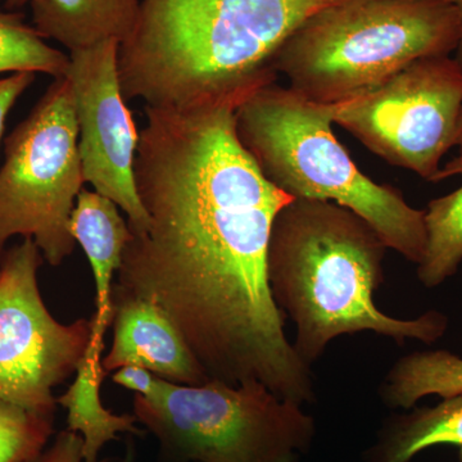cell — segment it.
I'll return each instance as SVG.
<instances>
[{
  "instance_id": "ac0fdd59",
  "label": "cell",
  "mask_w": 462,
  "mask_h": 462,
  "mask_svg": "<svg viewBox=\"0 0 462 462\" xmlns=\"http://www.w3.org/2000/svg\"><path fill=\"white\" fill-rule=\"evenodd\" d=\"M69 65V56L48 45L21 14L0 12V74L41 72L60 79Z\"/></svg>"
},
{
  "instance_id": "6da1fadb",
  "label": "cell",
  "mask_w": 462,
  "mask_h": 462,
  "mask_svg": "<svg viewBox=\"0 0 462 462\" xmlns=\"http://www.w3.org/2000/svg\"><path fill=\"white\" fill-rule=\"evenodd\" d=\"M238 106L145 107L134 175L149 225L114 289L162 309L209 380L258 383L303 406L315 401L311 366L289 342L266 266L273 220L293 199L240 144Z\"/></svg>"
},
{
  "instance_id": "44dd1931",
  "label": "cell",
  "mask_w": 462,
  "mask_h": 462,
  "mask_svg": "<svg viewBox=\"0 0 462 462\" xmlns=\"http://www.w3.org/2000/svg\"><path fill=\"white\" fill-rule=\"evenodd\" d=\"M112 380L116 384L135 392L136 396L151 400L160 393L165 379L160 378L144 367L127 365L116 370Z\"/></svg>"
},
{
  "instance_id": "484cf974",
  "label": "cell",
  "mask_w": 462,
  "mask_h": 462,
  "mask_svg": "<svg viewBox=\"0 0 462 462\" xmlns=\"http://www.w3.org/2000/svg\"><path fill=\"white\" fill-rule=\"evenodd\" d=\"M133 461H134V452L132 451V449H130V451L127 452L126 462H133Z\"/></svg>"
},
{
  "instance_id": "d6986e66",
  "label": "cell",
  "mask_w": 462,
  "mask_h": 462,
  "mask_svg": "<svg viewBox=\"0 0 462 462\" xmlns=\"http://www.w3.org/2000/svg\"><path fill=\"white\" fill-rule=\"evenodd\" d=\"M54 415L0 400V462H33L50 445Z\"/></svg>"
},
{
  "instance_id": "e0dca14e",
  "label": "cell",
  "mask_w": 462,
  "mask_h": 462,
  "mask_svg": "<svg viewBox=\"0 0 462 462\" xmlns=\"http://www.w3.org/2000/svg\"><path fill=\"white\" fill-rule=\"evenodd\" d=\"M425 229L427 247L418 263V278L431 289L452 278L462 263V187L430 202Z\"/></svg>"
},
{
  "instance_id": "8992f818",
  "label": "cell",
  "mask_w": 462,
  "mask_h": 462,
  "mask_svg": "<svg viewBox=\"0 0 462 462\" xmlns=\"http://www.w3.org/2000/svg\"><path fill=\"white\" fill-rule=\"evenodd\" d=\"M134 415L160 443L161 462H298L315 420L258 383L163 380L156 397H134Z\"/></svg>"
},
{
  "instance_id": "9a60e30c",
  "label": "cell",
  "mask_w": 462,
  "mask_h": 462,
  "mask_svg": "<svg viewBox=\"0 0 462 462\" xmlns=\"http://www.w3.org/2000/svg\"><path fill=\"white\" fill-rule=\"evenodd\" d=\"M443 400L436 407L388 419L378 442L366 452V462H410L430 447H462V396Z\"/></svg>"
},
{
  "instance_id": "4316f807",
  "label": "cell",
  "mask_w": 462,
  "mask_h": 462,
  "mask_svg": "<svg viewBox=\"0 0 462 462\" xmlns=\"http://www.w3.org/2000/svg\"><path fill=\"white\" fill-rule=\"evenodd\" d=\"M460 461L462 462V447H460Z\"/></svg>"
},
{
  "instance_id": "83f0119b",
  "label": "cell",
  "mask_w": 462,
  "mask_h": 462,
  "mask_svg": "<svg viewBox=\"0 0 462 462\" xmlns=\"http://www.w3.org/2000/svg\"><path fill=\"white\" fill-rule=\"evenodd\" d=\"M446 2L456 3V2H457V0H446Z\"/></svg>"
},
{
  "instance_id": "603a6c76",
  "label": "cell",
  "mask_w": 462,
  "mask_h": 462,
  "mask_svg": "<svg viewBox=\"0 0 462 462\" xmlns=\"http://www.w3.org/2000/svg\"><path fill=\"white\" fill-rule=\"evenodd\" d=\"M456 147H458V156L455 160L449 161L443 169H440L439 175H438L437 182L445 180L451 176L460 175L462 171V114L460 124H458L457 138H456Z\"/></svg>"
},
{
  "instance_id": "277c9868",
  "label": "cell",
  "mask_w": 462,
  "mask_h": 462,
  "mask_svg": "<svg viewBox=\"0 0 462 462\" xmlns=\"http://www.w3.org/2000/svg\"><path fill=\"white\" fill-rule=\"evenodd\" d=\"M240 144L267 181L293 199L327 200L363 217L388 248L418 264L427 247L425 211L357 169L334 136V105H320L275 83L234 112Z\"/></svg>"
},
{
  "instance_id": "5bb4252c",
  "label": "cell",
  "mask_w": 462,
  "mask_h": 462,
  "mask_svg": "<svg viewBox=\"0 0 462 462\" xmlns=\"http://www.w3.org/2000/svg\"><path fill=\"white\" fill-rule=\"evenodd\" d=\"M103 349L90 343L74 383L57 400L67 410V430L83 437L85 462H98L100 449L117 439V434H144L136 427L135 415H115L103 406L100 387L107 376L102 366Z\"/></svg>"
},
{
  "instance_id": "8fae6325",
  "label": "cell",
  "mask_w": 462,
  "mask_h": 462,
  "mask_svg": "<svg viewBox=\"0 0 462 462\" xmlns=\"http://www.w3.org/2000/svg\"><path fill=\"white\" fill-rule=\"evenodd\" d=\"M112 305L114 343L102 357L106 373L134 365L173 384L202 385L209 382L180 331L156 303L112 288Z\"/></svg>"
},
{
  "instance_id": "2e32d148",
  "label": "cell",
  "mask_w": 462,
  "mask_h": 462,
  "mask_svg": "<svg viewBox=\"0 0 462 462\" xmlns=\"http://www.w3.org/2000/svg\"><path fill=\"white\" fill-rule=\"evenodd\" d=\"M431 394L462 396V357L443 349L403 356L380 388L383 402L392 409H412Z\"/></svg>"
},
{
  "instance_id": "3957f363",
  "label": "cell",
  "mask_w": 462,
  "mask_h": 462,
  "mask_svg": "<svg viewBox=\"0 0 462 462\" xmlns=\"http://www.w3.org/2000/svg\"><path fill=\"white\" fill-rule=\"evenodd\" d=\"M387 245L363 217L327 200L293 199L273 220L267 279L276 306L289 316L293 345L311 366L334 339L374 331L404 345H433L448 319L430 310L412 320L392 318L374 302L384 282Z\"/></svg>"
},
{
  "instance_id": "5b68a950",
  "label": "cell",
  "mask_w": 462,
  "mask_h": 462,
  "mask_svg": "<svg viewBox=\"0 0 462 462\" xmlns=\"http://www.w3.org/2000/svg\"><path fill=\"white\" fill-rule=\"evenodd\" d=\"M461 18L446 0H333L282 45L273 71L311 102L338 105L421 58L457 51Z\"/></svg>"
},
{
  "instance_id": "ffe728a7",
  "label": "cell",
  "mask_w": 462,
  "mask_h": 462,
  "mask_svg": "<svg viewBox=\"0 0 462 462\" xmlns=\"http://www.w3.org/2000/svg\"><path fill=\"white\" fill-rule=\"evenodd\" d=\"M126 458L127 454L124 458H106L98 462H126ZM33 462H85L83 437L69 430L60 431Z\"/></svg>"
},
{
  "instance_id": "7a4b0ae2",
  "label": "cell",
  "mask_w": 462,
  "mask_h": 462,
  "mask_svg": "<svg viewBox=\"0 0 462 462\" xmlns=\"http://www.w3.org/2000/svg\"><path fill=\"white\" fill-rule=\"evenodd\" d=\"M333 0H141L118 48L125 100L145 107L240 105L275 83L273 60L310 14Z\"/></svg>"
},
{
  "instance_id": "9c48e42d",
  "label": "cell",
  "mask_w": 462,
  "mask_h": 462,
  "mask_svg": "<svg viewBox=\"0 0 462 462\" xmlns=\"http://www.w3.org/2000/svg\"><path fill=\"white\" fill-rule=\"evenodd\" d=\"M41 249L32 238L0 258V400L54 415L53 388L74 375L91 340V320L60 324L42 300Z\"/></svg>"
},
{
  "instance_id": "7402d4cb",
  "label": "cell",
  "mask_w": 462,
  "mask_h": 462,
  "mask_svg": "<svg viewBox=\"0 0 462 462\" xmlns=\"http://www.w3.org/2000/svg\"><path fill=\"white\" fill-rule=\"evenodd\" d=\"M33 80L35 74L32 72H17L0 80V139L5 132L9 112Z\"/></svg>"
},
{
  "instance_id": "52a82bcc",
  "label": "cell",
  "mask_w": 462,
  "mask_h": 462,
  "mask_svg": "<svg viewBox=\"0 0 462 462\" xmlns=\"http://www.w3.org/2000/svg\"><path fill=\"white\" fill-rule=\"evenodd\" d=\"M85 184L75 100L66 76L53 83L8 136L0 169V251L32 238L51 266L74 252L69 220Z\"/></svg>"
},
{
  "instance_id": "4fadbf2b",
  "label": "cell",
  "mask_w": 462,
  "mask_h": 462,
  "mask_svg": "<svg viewBox=\"0 0 462 462\" xmlns=\"http://www.w3.org/2000/svg\"><path fill=\"white\" fill-rule=\"evenodd\" d=\"M32 23L44 39L69 51L102 42H123L138 20L141 0H30Z\"/></svg>"
},
{
  "instance_id": "ba28073f",
  "label": "cell",
  "mask_w": 462,
  "mask_h": 462,
  "mask_svg": "<svg viewBox=\"0 0 462 462\" xmlns=\"http://www.w3.org/2000/svg\"><path fill=\"white\" fill-rule=\"evenodd\" d=\"M462 114V67L456 58L415 60L373 89L334 105V124L389 165L437 182L456 147Z\"/></svg>"
},
{
  "instance_id": "7c38bea8",
  "label": "cell",
  "mask_w": 462,
  "mask_h": 462,
  "mask_svg": "<svg viewBox=\"0 0 462 462\" xmlns=\"http://www.w3.org/2000/svg\"><path fill=\"white\" fill-rule=\"evenodd\" d=\"M114 200L81 189L69 220V233L89 260L96 282V314L91 319V343L105 346V336L114 318L112 288L123 263L127 243L133 239L129 224Z\"/></svg>"
},
{
  "instance_id": "cb8c5ba5",
  "label": "cell",
  "mask_w": 462,
  "mask_h": 462,
  "mask_svg": "<svg viewBox=\"0 0 462 462\" xmlns=\"http://www.w3.org/2000/svg\"><path fill=\"white\" fill-rule=\"evenodd\" d=\"M456 5H457L458 12H460V18H461V39H460V44H458L457 51H456V60H457L458 63H460L462 67V0H457L456 2Z\"/></svg>"
},
{
  "instance_id": "d4e9b609",
  "label": "cell",
  "mask_w": 462,
  "mask_h": 462,
  "mask_svg": "<svg viewBox=\"0 0 462 462\" xmlns=\"http://www.w3.org/2000/svg\"><path fill=\"white\" fill-rule=\"evenodd\" d=\"M5 2L9 7H23V5L29 3L30 0H5Z\"/></svg>"
},
{
  "instance_id": "30bf717a",
  "label": "cell",
  "mask_w": 462,
  "mask_h": 462,
  "mask_svg": "<svg viewBox=\"0 0 462 462\" xmlns=\"http://www.w3.org/2000/svg\"><path fill=\"white\" fill-rule=\"evenodd\" d=\"M117 41L69 51L66 78L71 84L79 129V153L85 184L127 215L133 236H143L149 220L136 190L139 136L121 89Z\"/></svg>"
}]
</instances>
